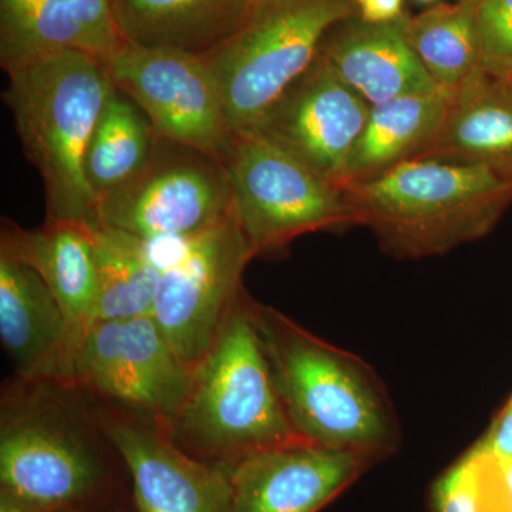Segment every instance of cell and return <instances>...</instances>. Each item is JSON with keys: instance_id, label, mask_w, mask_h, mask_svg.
Returning a JSON list of instances; mask_svg holds the SVG:
<instances>
[{"instance_id": "obj_1", "label": "cell", "mask_w": 512, "mask_h": 512, "mask_svg": "<svg viewBox=\"0 0 512 512\" xmlns=\"http://www.w3.org/2000/svg\"><path fill=\"white\" fill-rule=\"evenodd\" d=\"M126 464L66 377L12 376L0 400V491L42 507L86 511L130 493Z\"/></svg>"}, {"instance_id": "obj_2", "label": "cell", "mask_w": 512, "mask_h": 512, "mask_svg": "<svg viewBox=\"0 0 512 512\" xmlns=\"http://www.w3.org/2000/svg\"><path fill=\"white\" fill-rule=\"evenodd\" d=\"M256 326L299 437L376 464L402 444V427L383 380L362 357L256 302Z\"/></svg>"}, {"instance_id": "obj_3", "label": "cell", "mask_w": 512, "mask_h": 512, "mask_svg": "<svg viewBox=\"0 0 512 512\" xmlns=\"http://www.w3.org/2000/svg\"><path fill=\"white\" fill-rule=\"evenodd\" d=\"M244 293L214 345L191 370L190 386L167 436L185 453L229 467L242 458L305 441L285 412Z\"/></svg>"}, {"instance_id": "obj_4", "label": "cell", "mask_w": 512, "mask_h": 512, "mask_svg": "<svg viewBox=\"0 0 512 512\" xmlns=\"http://www.w3.org/2000/svg\"><path fill=\"white\" fill-rule=\"evenodd\" d=\"M353 225L399 259L447 254L484 238L512 202V180L487 167L417 158L343 188Z\"/></svg>"}, {"instance_id": "obj_5", "label": "cell", "mask_w": 512, "mask_h": 512, "mask_svg": "<svg viewBox=\"0 0 512 512\" xmlns=\"http://www.w3.org/2000/svg\"><path fill=\"white\" fill-rule=\"evenodd\" d=\"M3 100L45 185L47 218L96 224L84 158L101 110L116 89L106 64L60 53L12 70Z\"/></svg>"}, {"instance_id": "obj_6", "label": "cell", "mask_w": 512, "mask_h": 512, "mask_svg": "<svg viewBox=\"0 0 512 512\" xmlns=\"http://www.w3.org/2000/svg\"><path fill=\"white\" fill-rule=\"evenodd\" d=\"M355 15L353 0H251L238 28L202 55L235 136L254 130L315 62L326 33Z\"/></svg>"}, {"instance_id": "obj_7", "label": "cell", "mask_w": 512, "mask_h": 512, "mask_svg": "<svg viewBox=\"0 0 512 512\" xmlns=\"http://www.w3.org/2000/svg\"><path fill=\"white\" fill-rule=\"evenodd\" d=\"M225 167L255 258L279 254L303 235L355 227L342 188L258 134L238 136Z\"/></svg>"}, {"instance_id": "obj_8", "label": "cell", "mask_w": 512, "mask_h": 512, "mask_svg": "<svg viewBox=\"0 0 512 512\" xmlns=\"http://www.w3.org/2000/svg\"><path fill=\"white\" fill-rule=\"evenodd\" d=\"M64 377L167 434L187 394L191 370L153 318L141 316L94 322L74 349Z\"/></svg>"}, {"instance_id": "obj_9", "label": "cell", "mask_w": 512, "mask_h": 512, "mask_svg": "<svg viewBox=\"0 0 512 512\" xmlns=\"http://www.w3.org/2000/svg\"><path fill=\"white\" fill-rule=\"evenodd\" d=\"M232 210L224 163L158 137L144 170L97 202L96 224L143 239L192 237L217 225Z\"/></svg>"}, {"instance_id": "obj_10", "label": "cell", "mask_w": 512, "mask_h": 512, "mask_svg": "<svg viewBox=\"0 0 512 512\" xmlns=\"http://www.w3.org/2000/svg\"><path fill=\"white\" fill-rule=\"evenodd\" d=\"M254 258L232 210L197 235L184 258L161 275L151 318L188 369L207 355L234 315Z\"/></svg>"}, {"instance_id": "obj_11", "label": "cell", "mask_w": 512, "mask_h": 512, "mask_svg": "<svg viewBox=\"0 0 512 512\" xmlns=\"http://www.w3.org/2000/svg\"><path fill=\"white\" fill-rule=\"evenodd\" d=\"M107 69L117 89L144 111L158 137L227 164L237 136L202 55L127 42Z\"/></svg>"}, {"instance_id": "obj_12", "label": "cell", "mask_w": 512, "mask_h": 512, "mask_svg": "<svg viewBox=\"0 0 512 512\" xmlns=\"http://www.w3.org/2000/svg\"><path fill=\"white\" fill-rule=\"evenodd\" d=\"M369 113V104L318 55L251 133L284 148L313 173L343 190L350 157Z\"/></svg>"}, {"instance_id": "obj_13", "label": "cell", "mask_w": 512, "mask_h": 512, "mask_svg": "<svg viewBox=\"0 0 512 512\" xmlns=\"http://www.w3.org/2000/svg\"><path fill=\"white\" fill-rule=\"evenodd\" d=\"M93 399L97 419L126 464L141 512H234L225 468L185 453L154 424Z\"/></svg>"}, {"instance_id": "obj_14", "label": "cell", "mask_w": 512, "mask_h": 512, "mask_svg": "<svg viewBox=\"0 0 512 512\" xmlns=\"http://www.w3.org/2000/svg\"><path fill=\"white\" fill-rule=\"evenodd\" d=\"M372 466L357 454L299 441L225 470L234 512H319Z\"/></svg>"}, {"instance_id": "obj_15", "label": "cell", "mask_w": 512, "mask_h": 512, "mask_svg": "<svg viewBox=\"0 0 512 512\" xmlns=\"http://www.w3.org/2000/svg\"><path fill=\"white\" fill-rule=\"evenodd\" d=\"M126 43L113 0H0L5 73L69 52L107 66Z\"/></svg>"}, {"instance_id": "obj_16", "label": "cell", "mask_w": 512, "mask_h": 512, "mask_svg": "<svg viewBox=\"0 0 512 512\" xmlns=\"http://www.w3.org/2000/svg\"><path fill=\"white\" fill-rule=\"evenodd\" d=\"M0 254L35 269L55 295L69 330V367L74 349L96 322L99 284L90 225L46 220L26 229L2 218Z\"/></svg>"}, {"instance_id": "obj_17", "label": "cell", "mask_w": 512, "mask_h": 512, "mask_svg": "<svg viewBox=\"0 0 512 512\" xmlns=\"http://www.w3.org/2000/svg\"><path fill=\"white\" fill-rule=\"evenodd\" d=\"M409 15L390 23H367L352 16L323 37L318 55L369 106L436 92L407 37ZM440 92V90H439Z\"/></svg>"}, {"instance_id": "obj_18", "label": "cell", "mask_w": 512, "mask_h": 512, "mask_svg": "<svg viewBox=\"0 0 512 512\" xmlns=\"http://www.w3.org/2000/svg\"><path fill=\"white\" fill-rule=\"evenodd\" d=\"M417 158L481 165L512 180V70L487 64L457 90Z\"/></svg>"}, {"instance_id": "obj_19", "label": "cell", "mask_w": 512, "mask_h": 512, "mask_svg": "<svg viewBox=\"0 0 512 512\" xmlns=\"http://www.w3.org/2000/svg\"><path fill=\"white\" fill-rule=\"evenodd\" d=\"M0 340L15 375L63 377L69 330L59 302L35 269L0 254Z\"/></svg>"}, {"instance_id": "obj_20", "label": "cell", "mask_w": 512, "mask_h": 512, "mask_svg": "<svg viewBox=\"0 0 512 512\" xmlns=\"http://www.w3.org/2000/svg\"><path fill=\"white\" fill-rule=\"evenodd\" d=\"M251 0H113L127 42L204 55L238 28Z\"/></svg>"}, {"instance_id": "obj_21", "label": "cell", "mask_w": 512, "mask_h": 512, "mask_svg": "<svg viewBox=\"0 0 512 512\" xmlns=\"http://www.w3.org/2000/svg\"><path fill=\"white\" fill-rule=\"evenodd\" d=\"M447 106L448 97L439 90L370 106L369 119L350 157L346 185L372 180L414 160L436 136Z\"/></svg>"}, {"instance_id": "obj_22", "label": "cell", "mask_w": 512, "mask_h": 512, "mask_svg": "<svg viewBox=\"0 0 512 512\" xmlns=\"http://www.w3.org/2000/svg\"><path fill=\"white\" fill-rule=\"evenodd\" d=\"M406 32L421 66L448 99L487 66L476 12L466 0L409 16Z\"/></svg>"}, {"instance_id": "obj_23", "label": "cell", "mask_w": 512, "mask_h": 512, "mask_svg": "<svg viewBox=\"0 0 512 512\" xmlns=\"http://www.w3.org/2000/svg\"><path fill=\"white\" fill-rule=\"evenodd\" d=\"M157 138L144 111L116 87L101 110L84 158V174L97 202L144 170Z\"/></svg>"}, {"instance_id": "obj_24", "label": "cell", "mask_w": 512, "mask_h": 512, "mask_svg": "<svg viewBox=\"0 0 512 512\" xmlns=\"http://www.w3.org/2000/svg\"><path fill=\"white\" fill-rule=\"evenodd\" d=\"M90 229L99 284L96 322L151 316L163 274L143 239L103 224Z\"/></svg>"}, {"instance_id": "obj_25", "label": "cell", "mask_w": 512, "mask_h": 512, "mask_svg": "<svg viewBox=\"0 0 512 512\" xmlns=\"http://www.w3.org/2000/svg\"><path fill=\"white\" fill-rule=\"evenodd\" d=\"M476 12L487 64L512 66V0H466Z\"/></svg>"}, {"instance_id": "obj_26", "label": "cell", "mask_w": 512, "mask_h": 512, "mask_svg": "<svg viewBox=\"0 0 512 512\" xmlns=\"http://www.w3.org/2000/svg\"><path fill=\"white\" fill-rule=\"evenodd\" d=\"M477 444L494 456L512 461V393Z\"/></svg>"}, {"instance_id": "obj_27", "label": "cell", "mask_w": 512, "mask_h": 512, "mask_svg": "<svg viewBox=\"0 0 512 512\" xmlns=\"http://www.w3.org/2000/svg\"><path fill=\"white\" fill-rule=\"evenodd\" d=\"M356 16L367 23H390L404 18V0H353Z\"/></svg>"}, {"instance_id": "obj_28", "label": "cell", "mask_w": 512, "mask_h": 512, "mask_svg": "<svg viewBox=\"0 0 512 512\" xmlns=\"http://www.w3.org/2000/svg\"><path fill=\"white\" fill-rule=\"evenodd\" d=\"M0 512H84L74 510H64V508L42 507L20 500L13 495L2 493L0 491Z\"/></svg>"}, {"instance_id": "obj_29", "label": "cell", "mask_w": 512, "mask_h": 512, "mask_svg": "<svg viewBox=\"0 0 512 512\" xmlns=\"http://www.w3.org/2000/svg\"><path fill=\"white\" fill-rule=\"evenodd\" d=\"M84 512H141L140 508L134 501L133 494L127 493L120 495V497L113 498V500L107 501L96 507L89 508Z\"/></svg>"}, {"instance_id": "obj_30", "label": "cell", "mask_w": 512, "mask_h": 512, "mask_svg": "<svg viewBox=\"0 0 512 512\" xmlns=\"http://www.w3.org/2000/svg\"><path fill=\"white\" fill-rule=\"evenodd\" d=\"M419 2H421V3H431V2H436V0H419Z\"/></svg>"}, {"instance_id": "obj_31", "label": "cell", "mask_w": 512, "mask_h": 512, "mask_svg": "<svg viewBox=\"0 0 512 512\" xmlns=\"http://www.w3.org/2000/svg\"><path fill=\"white\" fill-rule=\"evenodd\" d=\"M493 66H495V64H493ZM501 67H507V69L512 70V66H501Z\"/></svg>"}]
</instances>
